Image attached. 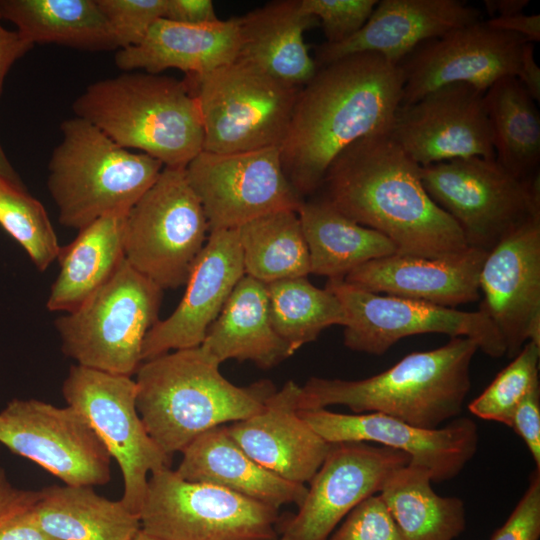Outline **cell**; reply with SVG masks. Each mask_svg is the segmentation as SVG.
<instances>
[{"label":"cell","mask_w":540,"mask_h":540,"mask_svg":"<svg viewBox=\"0 0 540 540\" xmlns=\"http://www.w3.org/2000/svg\"><path fill=\"white\" fill-rule=\"evenodd\" d=\"M516 78L535 101L540 100V68L535 60L532 42H527L523 48L520 69Z\"/></svg>","instance_id":"681fc988"},{"label":"cell","mask_w":540,"mask_h":540,"mask_svg":"<svg viewBox=\"0 0 540 540\" xmlns=\"http://www.w3.org/2000/svg\"><path fill=\"white\" fill-rule=\"evenodd\" d=\"M200 347L218 364L235 359L263 369L294 354L271 324L267 285L247 275L234 287Z\"/></svg>","instance_id":"83f0119b"},{"label":"cell","mask_w":540,"mask_h":540,"mask_svg":"<svg viewBox=\"0 0 540 540\" xmlns=\"http://www.w3.org/2000/svg\"><path fill=\"white\" fill-rule=\"evenodd\" d=\"M126 215L103 216L60 248V270L46 304L49 311H73L113 276L124 260Z\"/></svg>","instance_id":"f1b7e54d"},{"label":"cell","mask_w":540,"mask_h":540,"mask_svg":"<svg viewBox=\"0 0 540 540\" xmlns=\"http://www.w3.org/2000/svg\"><path fill=\"white\" fill-rule=\"evenodd\" d=\"M486 255L470 247L461 254L434 259L395 253L362 264L344 280L372 293L455 308L479 299V275Z\"/></svg>","instance_id":"cb8c5ba5"},{"label":"cell","mask_w":540,"mask_h":540,"mask_svg":"<svg viewBox=\"0 0 540 540\" xmlns=\"http://www.w3.org/2000/svg\"><path fill=\"white\" fill-rule=\"evenodd\" d=\"M540 346L527 342L490 385L470 404L469 411L483 420L510 426L514 411L539 384Z\"/></svg>","instance_id":"74e56055"},{"label":"cell","mask_w":540,"mask_h":540,"mask_svg":"<svg viewBox=\"0 0 540 540\" xmlns=\"http://www.w3.org/2000/svg\"><path fill=\"white\" fill-rule=\"evenodd\" d=\"M491 27L522 36L529 42L540 40V15H526L523 12L504 16L492 17L486 21Z\"/></svg>","instance_id":"c3c4849f"},{"label":"cell","mask_w":540,"mask_h":540,"mask_svg":"<svg viewBox=\"0 0 540 540\" xmlns=\"http://www.w3.org/2000/svg\"><path fill=\"white\" fill-rule=\"evenodd\" d=\"M0 175L8 177L10 179L21 181L18 174L9 162L3 147L0 144Z\"/></svg>","instance_id":"816d5d0a"},{"label":"cell","mask_w":540,"mask_h":540,"mask_svg":"<svg viewBox=\"0 0 540 540\" xmlns=\"http://www.w3.org/2000/svg\"><path fill=\"white\" fill-rule=\"evenodd\" d=\"M39 497L40 490H22L12 486L0 465V527L17 514L31 508Z\"/></svg>","instance_id":"f6af8a7d"},{"label":"cell","mask_w":540,"mask_h":540,"mask_svg":"<svg viewBox=\"0 0 540 540\" xmlns=\"http://www.w3.org/2000/svg\"><path fill=\"white\" fill-rule=\"evenodd\" d=\"M277 540H292L287 534H280V537Z\"/></svg>","instance_id":"db71d44e"},{"label":"cell","mask_w":540,"mask_h":540,"mask_svg":"<svg viewBox=\"0 0 540 540\" xmlns=\"http://www.w3.org/2000/svg\"><path fill=\"white\" fill-rule=\"evenodd\" d=\"M239 19L237 59L276 80L301 89L315 75L304 33L319 21L301 10L300 0H275Z\"/></svg>","instance_id":"4316f807"},{"label":"cell","mask_w":540,"mask_h":540,"mask_svg":"<svg viewBox=\"0 0 540 540\" xmlns=\"http://www.w3.org/2000/svg\"><path fill=\"white\" fill-rule=\"evenodd\" d=\"M326 288L342 303L348 318L343 342L350 350L382 355L400 339L427 333L473 340L492 358L506 354L504 341L488 315L461 311L419 300L380 295L328 279Z\"/></svg>","instance_id":"4fadbf2b"},{"label":"cell","mask_w":540,"mask_h":540,"mask_svg":"<svg viewBox=\"0 0 540 540\" xmlns=\"http://www.w3.org/2000/svg\"><path fill=\"white\" fill-rule=\"evenodd\" d=\"M297 214L311 273L344 279L368 261L397 253L385 235L351 220L320 198L303 200Z\"/></svg>","instance_id":"4dcf8cb0"},{"label":"cell","mask_w":540,"mask_h":540,"mask_svg":"<svg viewBox=\"0 0 540 540\" xmlns=\"http://www.w3.org/2000/svg\"><path fill=\"white\" fill-rule=\"evenodd\" d=\"M164 19L189 25L220 20L211 0H166Z\"/></svg>","instance_id":"ee69618b"},{"label":"cell","mask_w":540,"mask_h":540,"mask_svg":"<svg viewBox=\"0 0 540 540\" xmlns=\"http://www.w3.org/2000/svg\"><path fill=\"white\" fill-rule=\"evenodd\" d=\"M410 463L405 453L366 442L334 443L309 482L298 512L279 524L292 540H328L339 523L388 476Z\"/></svg>","instance_id":"ac0fdd59"},{"label":"cell","mask_w":540,"mask_h":540,"mask_svg":"<svg viewBox=\"0 0 540 540\" xmlns=\"http://www.w3.org/2000/svg\"><path fill=\"white\" fill-rule=\"evenodd\" d=\"M510 428L524 441L540 469V386L532 389L514 411Z\"/></svg>","instance_id":"7bdbcfd3"},{"label":"cell","mask_w":540,"mask_h":540,"mask_svg":"<svg viewBox=\"0 0 540 540\" xmlns=\"http://www.w3.org/2000/svg\"><path fill=\"white\" fill-rule=\"evenodd\" d=\"M32 507L0 527V540H57L42 530L34 517Z\"/></svg>","instance_id":"7dc6e473"},{"label":"cell","mask_w":540,"mask_h":540,"mask_svg":"<svg viewBox=\"0 0 540 540\" xmlns=\"http://www.w3.org/2000/svg\"><path fill=\"white\" fill-rule=\"evenodd\" d=\"M201 347L170 351L136 371L138 413L170 457L202 433L258 412L276 391L270 380L236 386Z\"/></svg>","instance_id":"3957f363"},{"label":"cell","mask_w":540,"mask_h":540,"mask_svg":"<svg viewBox=\"0 0 540 540\" xmlns=\"http://www.w3.org/2000/svg\"><path fill=\"white\" fill-rule=\"evenodd\" d=\"M484 93L466 83L435 89L398 108L390 136L421 167L469 157L495 159Z\"/></svg>","instance_id":"e0dca14e"},{"label":"cell","mask_w":540,"mask_h":540,"mask_svg":"<svg viewBox=\"0 0 540 540\" xmlns=\"http://www.w3.org/2000/svg\"><path fill=\"white\" fill-rule=\"evenodd\" d=\"M240 45L239 19L229 18L203 25L159 19L137 45L116 51L118 68L160 74L174 68L189 78L201 77L233 62Z\"/></svg>","instance_id":"d4e9b609"},{"label":"cell","mask_w":540,"mask_h":540,"mask_svg":"<svg viewBox=\"0 0 540 540\" xmlns=\"http://www.w3.org/2000/svg\"><path fill=\"white\" fill-rule=\"evenodd\" d=\"M1 20V18H0ZM33 44L17 30L5 29L0 23V96L5 77L12 65L33 48Z\"/></svg>","instance_id":"bcb514c9"},{"label":"cell","mask_w":540,"mask_h":540,"mask_svg":"<svg viewBox=\"0 0 540 540\" xmlns=\"http://www.w3.org/2000/svg\"><path fill=\"white\" fill-rule=\"evenodd\" d=\"M72 110L119 146L164 167L185 168L203 151L199 105L185 81L127 71L87 86Z\"/></svg>","instance_id":"5b68a950"},{"label":"cell","mask_w":540,"mask_h":540,"mask_svg":"<svg viewBox=\"0 0 540 540\" xmlns=\"http://www.w3.org/2000/svg\"><path fill=\"white\" fill-rule=\"evenodd\" d=\"M402 89L400 66L376 53L352 54L317 69L298 92L280 146L284 172L303 199L318 191L346 147L390 133Z\"/></svg>","instance_id":"6da1fadb"},{"label":"cell","mask_w":540,"mask_h":540,"mask_svg":"<svg viewBox=\"0 0 540 540\" xmlns=\"http://www.w3.org/2000/svg\"><path fill=\"white\" fill-rule=\"evenodd\" d=\"M244 273L260 282L307 277L310 258L297 211L282 210L236 228Z\"/></svg>","instance_id":"e575fe53"},{"label":"cell","mask_w":540,"mask_h":540,"mask_svg":"<svg viewBox=\"0 0 540 540\" xmlns=\"http://www.w3.org/2000/svg\"><path fill=\"white\" fill-rule=\"evenodd\" d=\"M377 3V0H300V7L319 21L326 43L335 44L356 34Z\"/></svg>","instance_id":"ab89813d"},{"label":"cell","mask_w":540,"mask_h":540,"mask_svg":"<svg viewBox=\"0 0 540 540\" xmlns=\"http://www.w3.org/2000/svg\"><path fill=\"white\" fill-rule=\"evenodd\" d=\"M431 199L457 223L470 248L489 253L540 216L539 173L519 179L495 159L469 157L421 167Z\"/></svg>","instance_id":"ba28073f"},{"label":"cell","mask_w":540,"mask_h":540,"mask_svg":"<svg viewBox=\"0 0 540 540\" xmlns=\"http://www.w3.org/2000/svg\"><path fill=\"white\" fill-rule=\"evenodd\" d=\"M244 275L237 230H211L179 305L147 333L142 362L170 351L199 347Z\"/></svg>","instance_id":"44dd1931"},{"label":"cell","mask_w":540,"mask_h":540,"mask_svg":"<svg viewBox=\"0 0 540 540\" xmlns=\"http://www.w3.org/2000/svg\"><path fill=\"white\" fill-rule=\"evenodd\" d=\"M429 473L410 463L394 470L379 494L404 540H456L466 528L463 500L441 496Z\"/></svg>","instance_id":"d6a6232c"},{"label":"cell","mask_w":540,"mask_h":540,"mask_svg":"<svg viewBox=\"0 0 540 540\" xmlns=\"http://www.w3.org/2000/svg\"><path fill=\"white\" fill-rule=\"evenodd\" d=\"M188 83L195 86L203 151L227 154L281 146L299 88L239 59Z\"/></svg>","instance_id":"9c48e42d"},{"label":"cell","mask_w":540,"mask_h":540,"mask_svg":"<svg viewBox=\"0 0 540 540\" xmlns=\"http://www.w3.org/2000/svg\"><path fill=\"white\" fill-rule=\"evenodd\" d=\"M328 540H404L384 500L373 494L343 519Z\"/></svg>","instance_id":"60d3db41"},{"label":"cell","mask_w":540,"mask_h":540,"mask_svg":"<svg viewBox=\"0 0 540 540\" xmlns=\"http://www.w3.org/2000/svg\"><path fill=\"white\" fill-rule=\"evenodd\" d=\"M62 393L118 463L123 477L120 500L138 516L149 474L169 468L172 457L146 430L136 406L135 380L76 364L69 369Z\"/></svg>","instance_id":"7c38bea8"},{"label":"cell","mask_w":540,"mask_h":540,"mask_svg":"<svg viewBox=\"0 0 540 540\" xmlns=\"http://www.w3.org/2000/svg\"><path fill=\"white\" fill-rule=\"evenodd\" d=\"M267 285L271 324L295 353L333 325L346 326V311L326 287H315L307 277L275 281Z\"/></svg>","instance_id":"d590c367"},{"label":"cell","mask_w":540,"mask_h":540,"mask_svg":"<svg viewBox=\"0 0 540 540\" xmlns=\"http://www.w3.org/2000/svg\"><path fill=\"white\" fill-rule=\"evenodd\" d=\"M300 389L294 381H287L258 412L227 425V431L254 461L288 481L305 485L332 444L300 415Z\"/></svg>","instance_id":"603a6c76"},{"label":"cell","mask_w":540,"mask_h":540,"mask_svg":"<svg viewBox=\"0 0 540 540\" xmlns=\"http://www.w3.org/2000/svg\"><path fill=\"white\" fill-rule=\"evenodd\" d=\"M495 160L519 179L539 173L540 114L535 100L513 76L501 78L484 93Z\"/></svg>","instance_id":"836d02e7"},{"label":"cell","mask_w":540,"mask_h":540,"mask_svg":"<svg viewBox=\"0 0 540 540\" xmlns=\"http://www.w3.org/2000/svg\"><path fill=\"white\" fill-rule=\"evenodd\" d=\"M141 529L162 540H277L279 509L170 468L150 474Z\"/></svg>","instance_id":"8fae6325"},{"label":"cell","mask_w":540,"mask_h":540,"mask_svg":"<svg viewBox=\"0 0 540 540\" xmlns=\"http://www.w3.org/2000/svg\"><path fill=\"white\" fill-rule=\"evenodd\" d=\"M299 412L328 443L366 442L399 450L410 457L411 465L425 469L435 483L455 478L478 448V429L468 417L427 429L381 413L343 414L327 408Z\"/></svg>","instance_id":"d6986e66"},{"label":"cell","mask_w":540,"mask_h":540,"mask_svg":"<svg viewBox=\"0 0 540 540\" xmlns=\"http://www.w3.org/2000/svg\"><path fill=\"white\" fill-rule=\"evenodd\" d=\"M209 224L185 168L163 167L126 215L124 259L162 290L185 285Z\"/></svg>","instance_id":"30bf717a"},{"label":"cell","mask_w":540,"mask_h":540,"mask_svg":"<svg viewBox=\"0 0 540 540\" xmlns=\"http://www.w3.org/2000/svg\"><path fill=\"white\" fill-rule=\"evenodd\" d=\"M479 291L480 310L499 331L510 358L529 341L540 346V216L487 253Z\"/></svg>","instance_id":"ffe728a7"},{"label":"cell","mask_w":540,"mask_h":540,"mask_svg":"<svg viewBox=\"0 0 540 540\" xmlns=\"http://www.w3.org/2000/svg\"><path fill=\"white\" fill-rule=\"evenodd\" d=\"M0 443L66 485H103L111 457L87 420L70 406L13 399L0 412Z\"/></svg>","instance_id":"9a60e30c"},{"label":"cell","mask_w":540,"mask_h":540,"mask_svg":"<svg viewBox=\"0 0 540 540\" xmlns=\"http://www.w3.org/2000/svg\"><path fill=\"white\" fill-rule=\"evenodd\" d=\"M0 225L29 255L39 271L57 260L61 246L44 206L21 181L0 175Z\"/></svg>","instance_id":"8d00e7d4"},{"label":"cell","mask_w":540,"mask_h":540,"mask_svg":"<svg viewBox=\"0 0 540 540\" xmlns=\"http://www.w3.org/2000/svg\"><path fill=\"white\" fill-rule=\"evenodd\" d=\"M0 18L12 22L33 45L118 50L96 0H0Z\"/></svg>","instance_id":"1f68e13d"},{"label":"cell","mask_w":540,"mask_h":540,"mask_svg":"<svg viewBox=\"0 0 540 540\" xmlns=\"http://www.w3.org/2000/svg\"><path fill=\"white\" fill-rule=\"evenodd\" d=\"M93 486L51 485L40 490L32 511L39 526L57 540H130L139 517L121 500H110Z\"/></svg>","instance_id":"f546056e"},{"label":"cell","mask_w":540,"mask_h":540,"mask_svg":"<svg viewBox=\"0 0 540 540\" xmlns=\"http://www.w3.org/2000/svg\"><path fill=\"white\" fill-rule=\"evenodd\" d=\"M118 50L139 44L153 24L164 18L166 0H96Z\"/></svg>","instance_id":"f35d334b"},{"label":"cell","mask_w":540,"mask_h":540,"mask_svg":"<svg viewBox=\"0 0 540 540\" xmlns=\"http://www.w3.org/2000/svg\"><path fill=\"white\" fill-rule=\"evenodd\" d=\"M175 472L185 480L212 484L279 509L303 502L307 487L266 469L232 439L227 425L194 439L182 452Z\"/></svg>","instance_id":"484cf974"},{"label":"cell","mask_w":540,"mask_h":540,"mask_svg":"<svg viewBox=\"0 0 540 540\" xmlns=\"http://www.w3.org/2000/svg\"><path fill=\"white\" fill-rule=\"evenodd\" d=\"M527 42L479 20L422 43L399 63L400 106L448 84L466 83L485 92L501 78L517 77Z\"/></svg>","instance_id":"2e32d148"},{"label":"cell","mask_w":540,"mask_h":540,"mask_svg":"<svg viewBox=\"0 0 540 540\" xmlns=\"http://www.w3.org/2000/svg\"><path fill=\"white\" fill-rule=\"evenodd\" d=\"M162 292L124 259L102 287L55 320L63 353L77 365L132 376L159 320Z\"/></svg>","instance_id":"52a82bcc"},{"label":"cell","mask_w":540,"mask_h":540,"mask_svg":"<svg viewBox=\"0 0 540 540\" xmlns=\"http://www.w3.org/2000/svg\"><path fill=\"white\" fill-rule=\"evenodd\" d=\"M479 20V10L459 0H382L352 37L317 46L314 61L318 69L371 52L399 65L422 43Z\"/></svg>","instance_id":"7402d4cb"},{"label":"cell","mask_w":540,"mask_h":540,"mask_svg":"<svg viewBox=\"0 0 540 540\" xmlns=\"http://www.w3.org/2000/svg\"><path fill=\"white\" fill-rule=\"evenodd\" d=\"M490 540H540V469H535L523 496Z\"/></svg>","instance_id":"b9f144b4"},{"label":"cell","mask_w":540,"mask_h":540,"mask_svg":"<svg viewBox=\"0 0 540 540\" xmlns=\"http://www.w3.org/2000/svg\"><path fill=\"white\" fill-rule=\"evenodd\" d=\"M319 189L320 199L385 235L397 253L434 259L469 248L457 223L425 190L421 166L390 133L346 147L329 165Z\"/></svg>","instance_id":"7a4b0ae2"},{"label":"cell","mask_w":540,"mask_h":540,"mask_svg":"<svg viewBox=\"0 0 540 540\" xmlns=\"http://www.w3.org/2000/svg\"><path fill=\"white\" fill-rule=\"evenodd\" d=\"M528 0H494L485 1L487 11L492 17H504L521 13L528 6ZM491 17V18H492Z\"/></svg>","instance_id":"f907efd6"},{"label":"cell","mask_w":540,"mask_h":540,"mask_svg":"<svg viewBox=\"0 0 540 540\" xmlns=\"http://www.w3.org/2000/svg\"><path fill=\"white\" fill-rule=\"evenodd\" d=\"M477 350L473 340L455 337L436 349L408 354L365 379L311 377L301 386L298 408L344 405L354 414L381 413L417 427L438 428L462 413Z\"/></svg>","instance_id":"277c9868"},{"label":"cell","mask_w":540,"mask_h":540,"mask_svg":"<svg viewBox=\"0 0 540 540\" xmlns=\"http://www.w3.org/2000/svg\"><path fill=\"white\" fill-rule=\"evenodd\" d=\"M48 162L47 187L59 222L80 230L114 213H128L154 184L163 164L127 150L79 117L64 120Z\"/></svg>","instance_id":"8992f818"},{"label":"cell","mask_w":540,"mask_h":540,"mask_svg":"<svg viewBox=\"0 0 540 540\" xmlns=\"http://www.w3.org/2000/svg\"><path fill=\"white\" fill-rule=\"evenodd\" d=\"M130 540H162V539L156 536H153L140 528V530Z\"/></svg>","instance_id":"f5cc1de1"},{"label":"cell","mask_w":540,"mask_h":540,"mask_svg":"<svg viewBox=\"0 0 540 540\" xmlns=\"http://www.w3.org/2000/svg\"><path fill=\"white\" fill-rule=\"evenodd\" d=\"M211 230L236 229L258 217L297 211L303 198L288 180L280 147L236 153L201 151L185 167Z\"/></svg>","instance_id":"5bb4252c"}]
</instances>
